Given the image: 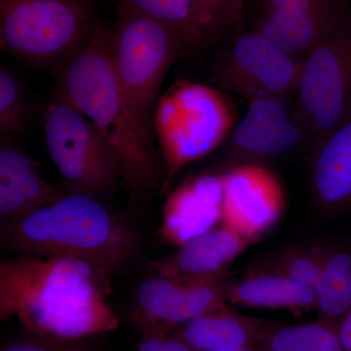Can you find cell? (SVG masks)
<instances>
[{"label":"cell","mask_w":351,"mask_h":351,"mask_svg":"<svg viewBox=\"0 0 351 351\" xmlns=\"http://www.w3.org/2000/svg\"><path fill=\"white\" fill-rule=\"evenodd\" d=\"M112 276L66 257L19 256L0 263V318L17 316L27 332L66 339L114 331L108 301Z\"/></svg>","instance_id":"6da1fadb"},{"label":"cell","mask_w":351,"mask_h":351,"mask_svg":"<svg viewBox=\"0 0 351 351\" xmlns=\"http://www.w3.org/2000/svg\"><path fill=\"white\" fill-rule=\"evenodd\" d=\"M108 29L96 23L86 43L60 64L58 96L77 108L107 138L121 180L138 201L165 178L156 151L145 142L113 69Z\"/></svg>","instance_id":"7a4b0ae2"},{"label":"cell","mask_w":351,"mask_h":351,"mask_svg":"<svg viewBox=\"0 0 351 351\" xmlns=\"http://www.w3.org/2000/svg\"><path fill=\"white\" fill-rule=\"evenodd\" d=\"M0 226L6 250L19 256L78 258L110 276L126 271L140 253V237L125 219L99 198L77 191Z\"/></svg>","instance_id":"3957f363"},{"label":"cell","mask_w":351,"mask_h":351,"mask_svg":"<svg viewBox=\"0 0 351 351\" xmlns=\"http://www.w3.org/2000/svg\"><path fill=\"white\" fill-rule=\"evenodd\" d=\"M108 44L132 115L147 144L154 149V117L159 90L172 64L191 51L171 27L123 1L108 29Z\"/></svg>","instance_id":"277c9868"},{"label":"cell","mask_w":351,"mask_h":351,"mask_svg":"<svg viewBox=\"0 0 351 351\" xmlns=\"http://www.w3.org/2000/svg\"><path fill=\"white\" fill-rule=\"evenodd\" d=\"M235 124L234 108L223 92L188 80L173 83L159 98L154 117L165 168L161 193L169 191L180 171L228 140Z\"/></svg>","instance_id":"5b68a950"},{"label":"cell","mask_w":351,"mask_h":351,"mask_svg":"<svg viewBox=\"0 0 351 351\" xmlns=\"http://www.w3.org/2000/svg\"><path fill=\"white\" fill-rule=\"evenodd\" d=\"M95 24L88 0H0V47L32 63H62Z\"/></svg>","instance_id":"8992f818"},{"label":"cell","mask_w":351,"mask_h":351,"mask_svg":"<svg viewBox=\"0 0 351 351\" xmlns=\"http://www.w3.org/2000/svg\"><path fill=\"white\" fill-rule=\"evenodd\" d=\"M294 106L308 154L351 112V13L302 60Z\"/></svg>","instance_id":"52a82bcc"},{"label":"cell","mask_w":351,"mask_h":351,"mask_svg":"<svg viewBox=\"0 0 351 351\" xmlns=\"http://www.w3.org/2000/svg\"><path fill=\"white\" fill-rule=\"evenodd\" d=\"M48 152L77 193L100 198L117 189L121 171L107 138L69 101L58 96L44 117Z\"/></svg>","instance_id":"ba28073f"},{"label":"cell","mask_w":351,"mask_h":351,"mask_svg":"<svg viewBox=\"0 0 351 351\" xmlns=\"http://www.w3.org/2000/svg\"><path fill=\"white\" fill-rule=\"evenodd\" d=\"M302 69V60L252 29L234 32L219 53L214 76L221 89L248 103L297 91Z\"/></svg>","instance_id":"9c48e42d"},{"label":"cell","mask_w":351,"mask_h":351,"mask_svg":"<svg viewBox=\"0 0 351 351\" xmlns=\"http://www.w3.org/2000/svg\"><path fill=\"white\" fill-rule=\"evenodd\" d=\"M223 184L221 225L255 243L276 225L285 209V191L265 164L232 165L221 172Z\"/></svg>","instance_id":"30bf717a"},{"label":"cell","mask_w":351,"mask_h":351,"mask_svg":"<svg viewBox=\"0 0 351 351\" xmlns=\"http://www.w3.org/2000/svg\"><path fill=\"white\" fill-rule=\"evenodd\" d=\"M232 165L260 163L306 145L304 129L286 97H265L248 101V110L228 138Z\"/></svg>","instance_id":"8fae6325"},{"label":"cell","mask_w":351,"mask_h":351,"mask_svg":"<svg viewBox=\"0 0 351 351\" xmlns=\"http://www.w3.org/2000/svg\"><path fill=\"white\" fill-rule=\"evenodd\" d=\"M230 280L226 276L209 282L184 284L154 274L138 288L132 321L138 329L180 326L225 302Z\"/></svg>","instance_id":"7c38bea8"},{"label":"cell","mask_w":351,"mask_h":351,"mask_svg":"<svg viewBox=\"0 0 351 351\" xmlns=\"http://www.w3.org/2000/svg\"><path fill=\"white\" fill-rule=\"evenodd\" d=\"M221 173L189 178L171 191L163 206L158 234L166 243L182 247L221 223Z\"/></svg>","instance_id":"4fadbf2b"},{"label":"cell","mask_w":351,"mask_h":351,"mask_svg":"<svg viewBox=\"0 0 351 351\" xmlns=\"http://www.w3.org/2000/svg\"><path fill=\"white\" fill-rule=\"evenodd\" d=\"M239 233L219 223L168 257L149 265L156 276L184 284L209 282L230 276L228 267L248 246Z\"/></svg>","instance_id":"5bb4252c"},{"label":"cell","mask_w":351,"mask_h":351,"mask_svg":"<svg viewBox=\"0 0 351 351\" xmlns=\"http://www.w3.org/2000/svg\"><path fill=\"white\" fill-rule=\"evenodd\" d=\"M314 202L326 216L351 208V112L309 154Z\"/></svg>","instance_id":"9a60e30c"},{"label":"cell","mask_w":351,"mask_h":351,"mask_svg":"<svg viewBox=\"0 0 351 351\" xmlns=\"http://www.w3.org/2000/svg\"><path fill=\"white\" fill-rule=\"evenodd\" d=\"M228 302L219 304L189 322L172 328L197 351H233L262 345L281 323L246 315Z\"/></svg>","instance_id":"2e32d148"},{"label":"cell","mask_w":351,"mask_h":351,"mask_svg":"<svg viewBox=\"0 0 351 351\" xmlns=\"http://www.w3.org/2000/svg\"><path fill=\"white\" fill-rule=\"evenodd\" d=\"M39 162L7 145L0 149V221L9 223L49 206L64 195L39 174Z\"/></svg>","instance_id":"e0dca14e"},{"label":"cell","mask_w":351,"mask_h":351,"mask_svg":"<svg viewBox=\"0 0 351 351\" xmlns=\"http://www.w3.org/2000/svg\"><path fill=\"white\" fill-rule=\"evenodd\" d=\"M226 302L245 307L288 309L294 313L317 308V298L313 288L258 262L242 278L230 279Z\"/></svg>","instance_id":"ac0fdd59"},{"label":"cell","mask_w":351,"mask_h":351,"mask_svg":"<svg viewBox=\"0 0 351 351\" xmlns=\"http://www.w3.org/2000/svg\"><path fill=\"white\" fill-rule=\"evenodd\" d=\"M350 13L348 1L308 12H265L253 29L302 61Z\"/></svg>","instance_id":"d6986e66"},{"label":"cell","mask_w":351,"mask_h":351,"mask_svg":"<svg viewBox=\"0 0 351 351\" xmlns=\"http://www.w3.org/2000/svg\"><path fill=\"white\" fill-rule=\"evenodd\" d=\"M315 243L322 265L315 291L317 320L337 326L351 308V240L328 239Z\"/></svg>","instance_id":"ffe728a7"},{"label":"cell","mask_w":351,"mask_h":351,"mask_svg":"<svg viewBox=\"0 0 351 351\" xmlns=\"http://www.w3.org/2000/svg\"><path fill=\"white\" fill-rule=\"evenodd\" d=\"M261 346L267 351H346L336 326L319 320L304 324H280Z\"/></svg>","instance_id":"44dd1931"},{"label":"cell","mask_w":351,"mask_h":351,"mask_svg":"<svg viewBox=\"0 0 351 351\" xmlns=\"http://www.w3.org/2000/svg\"><path fill=\"white\" fill-rule=\"evenodd\" d=\"M147 17L171 27L189 51L204 47L196 15L195 0H121Z\"/></svg>","instance_id":"7402d4cb"},{"label":"cell","mask_w":351,"mask_h":351,"mask_svg":"<svg viewBox=\"0 0 351 351\" xmlns=\"http://www.w3.org/2000/svg\"><path fill=\"white\" fill-rule=\"evenodd\" d=\"M257 262L282 272L297 282L313 288L314 291L319 286L322 265L316 243L283 247L271 252Z\"/></svg>","instance_id":"603a6c76"},{"label":"cell","mask_w":351,"mask_h":351,"mask_svg":"<svg viewBox=\"0 0 351 351\" xmlns=\"http://www.w3.org/2000/svg\"><path fill=\"white\" fill-rule=\"evenodd\" d=\"M203 46L241 29L245 0H195Z\"/></svg>","instance_id":"cb8c5ba5"},{"label":"cell","mask_w":351,"mask_h":351,"mask_svg":"<svg viewBox=\"0 0 351 351\" xmlns=\"http://www.w3.org/2000/svg\"><path fill=\"white\" fill-rule=\"evenodd\" d=\"M29 117L25 95L17 78L5 68L0 71V133L2 140L24 130Z\"/></svg>","instance_id":"d4e9b609"},{"label":"cell","mask_w":351,"mask_h":351,"mask_svg":"<svg viewBox=\"0 0 351 351\" xmlns=\"http://www.w3.org/2000/svg\"><path fill=\"white\" fill-rule=\"evenodd\" d=\"M0 351H96L90 338L66 339L27 332L2 346Z\"/></svg>","instance_id":"484cf974"},{"label":"cell","mask_w":351,"mask_h":351,"mask_svg":"<svg viewBox=\"0 0 351 351\" xmlns=\"http://www.w3.org/2000/svg\"><path fill=\"white\" fill-rule=\"evenodd\" d=\"M138 330L141 337L137 351H197L176 334L173 329L149 326Z\"/></svg>","instance_id":"4316f807"},{"label":"cell","mask_w":351,"mask_h":351,"mask_svg":"<svg viewBox=\"0 0 351 351\" xmlns=\"http://www.w3.org/2000/svg\"><path fill=\"white\" fill-rule=\"evenodd\" d=\"M265 12L302 13L350 0H262Z\"/></svg>","instance_id":"83f0119b"},{"label":"cell","mask_w":351,"mask_h":351,"mask_svg":"<svg viewBox=\"0 0 351 351\" xmlns=\"http://www.w3.org/2000/svg\"><path fill=\"white\" fill-rule=\"evenodd\" d=\"M337 332L346 351H351V308L337 324Z\"/></svg>","instance_id":"f1b7e54d"},{"label":"cell","mask_w":351,"mask_h":351,"mask_svg":"<svg viewBox=\"0 0 351 351\" xmlns=\"http://www.w3.org/2000/svg\"><path fill=\"white\" fill-rule=\"evenodd\" d=\"M233 351H267V350H265V348H257L256 346H253V348H241V350H237Z\"/></svg>","instance_id":"f546056e"}]
</instances>
